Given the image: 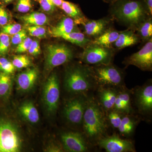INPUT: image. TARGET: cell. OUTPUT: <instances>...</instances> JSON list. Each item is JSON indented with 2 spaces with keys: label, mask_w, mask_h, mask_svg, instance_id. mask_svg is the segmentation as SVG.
<instances>
[{
  "label": "cell",
  "mask_w": 152,
  "mask_h": 152,
  "mask_svg": "<svg viewBox=\"0 0 152 152\" xmlns=\"http://www.w3.org/2000/svg\"><path fill=\"white\" fill-rule=\"evenodd\" d=\"M109 12L112 20L134 31L152 16L143 0H117L110 4Z\"/></svg>",
  "instance_id": "cell-1"
},
{
  "label": "cell",
  "mask_w": 152,
  "mask_h": 152,
  "mask_svg": "<svg viewBox=\"0 0 152 152\" xmlns=\"http://www.w3.org/2000/svg\"><path fill=\"white\" fill-rule=\"evenodd\" d=\"M104 112L97 100L88 97L82 124L88 141L97 142L106 136L107 126Z\"/></svg>",
  "instance_id": "cell-2"
},
{
  "label": "cell",
  "mask_w": 152,
  "mask_h": 152,
  "mask_svg": "<svg viewBox=\"0 0 152 152\" xmlns=\"http://www.w3.org/2000/svg\"><path fill=\"white\" fill-rule=\"evenodd\" d=\"M95 84L89 65H75L66 70L64 86L69 92L78 94H86L91 90Z\"/></svg>",
  "instance_id": "cell-3"
},
{
  "label": "cell",
  "mask_w": 152,
  "mask_h": 152,
  "mask_svg": "<svg viewBox=\"0 0 152 152\" xmlns=\"http://www.w3.org/2000/svg\"><path fill=\"white\" fill-rule=\"evenodd\" d=\"M91 75L95 84L102 87L118 88L124 86V71L111 64L89 66Z\"/></svg>",
  "instance_id": "cell-4"
},
{
  "label": "cell",
  "mask_w": 152,
  "mask_h": 152,
  "mask_svg": "<svg viewBox=\"0 0 152 152\" xmlns=\"http://www.w3.org/2000/svg\"><path fill=\"white\" fill-rule=\"evenodd\" d=\"M116 52L113 48H106L90 43L79 55L83 62L89 66L111 64Z\"/></svg>",
  "instance_id": "cell-5"
},
{
  "label": "cell",
  "mask_w": 152,
  "mask_h": 152,
  "mask_svg": "<svg viewBox=\"0 0 152 152\" xmlns=\"http://www.w3.org/2000/svg\"><path fill=\"white\" fill-rule=\"evenodd\" d=\"M45 49V69L47 72L69 62L73 58L72 50L65 44H50Z\"/></svg>",
  "instance_id": "cell-6"
},
{
  "label": "cell",
  "mask_w": 152,
  "mask_h": 152,
  "mask_svg": "<svg viewBox=\"0 0 152 152\" xmlns=\"http://www.w3.org/2000/svg\"><path fill=\"white\" fill-rule=\"evenodd\" d=\"M22 140L18 128L7 121H0V152H19Z\"/></svg>",
  "instance_id": "cell-7"
},
{
  "label": "cell",
  "mask_w": 152,
  "mask_h": 152,
  "mask_svg": "<svg viewBox=\"0 0 152 152\" xmlns=\"http://www.w3.org/2000/svg\"><path fill=\"white\" fill-rule=\"evenodd\" d=\"M87 101L88 97L81 94L66 102L64 106V115L69 123L76 125L83 124Z\"/></svg>",
  "instance_id": "cell-8"
},
{
  "label": "cell",
  "mask_w": 152,
  "mask_h": 152,
  "mask_svg": "<svg viewBox=\"0 0 152 152\" xmlns=\"http://www.w3.org/2000/svg\"><path fill=\"white\" fill-rule=\"evenodd\" d=\"M60 83L56 74H52L44 85L43 100L47 110L50 113L56 111L60 99Z\"/></svg>",
  "instance_id": "cell-9"
},
{
  "label": "cell",
  "mask_w": 152,
  "mask_h": 152,
  "mask_svg": "<svg viewBox=\"0 0 152 152\" xmlns=\"http://www.w3.org/2000/svg\"><path fill=\"white\" fill-rule=\"evenodd\" d=\"M123 64L127 67L135 66L143 71L152 70V39L148 41L141 49L126 58Z\"/></svg>",
  "instance_id": "cell-10"
},
{
  "label": "cell",
  "mask_w": 152,
  "mask_h": 152,
  "mask_svg": "<svg viewBox=\"0 0 152 152\" xmlns=\"http://www.w3.org/2000/svg\"><path fill=\"white\" fill-rule=\"evenodd\" d=\"M136 107L140 114L150 115L152 111V82L138 87L132 91Z\"/></svg>",
  "instance_id": "cell-11"
},
{
  "label": "cell",
  "mask_w": 152,
  "mask_h": 152,
  "mask_svg": "<svg viewBox=\"0 0 152 152\" xmlns=\"http://www.w3.org/2000/svg\"><path fill=\"white\" fill-rule=\"evenodd\" d=\"M107 152H134V146L130 140L123 139L116 135L105 136L97 142Z\"/></svg>",
  "instance_id": "cell-12"
},
{
  "label": "cell",
  "mask_w": 152,
  "mask_h": 152,
  "mask_svg": "<svg viewBox=\"0 0 152 152\" xmlns=\"http://www.w3.org/2000/svg\"><path fill=\"white\" fill-rule=\"evenodd\" d=\"M63 148L67 152H84L89 150V144L86 138L80 133L65 132L61 136Z\"/></svg>",
  "instance_id": "cell-13"
},
{
  "label": "cell",
  "mask_w": 152,
  "mask_h": 152,
  "mask_svg": "<svg viewBox=\"0 0 152 152\" xmlns=\"http://www.w3.org/2000/svg\"><path fill=\"white\" fill-rule=\"evenodd\" d=\"M113 20L111 18H105L99 20H90L86 18L81 23L83 33L89 38L98 37L109 28L110 23Z\"/></svg>",
  "instance_id": "cell-14"
},
{
  "label": "cell",
  "mask_w": 152,
  "mask_h": 152,
  "mask_svg": "<svg viewBox=\"0 0 152 152\" xmlns=\"http://www.w3.org/2000/svg\"><path fill=\"white\" fill-rule=\"evenodd\" d=\"M117 89L118 92L113 110L124 115L132 114V91L128 89L124 86Z\"/></svg>",
  "instance_id": "cell-15"
},
{
  "label": "cell",
  "mask_w": 152,
  "mask_h": 152,
  "mask_svg": "<svg viewBox=\"0 0 152 152\" xmlns=\"http://www.w3.org/2000/svg\"><path fill=\"white\" fill-rule=\"evenodd\" d=\"M98 92V102L106 113L113 110L116 98L118 88L100 86Z\"/></svg>",
  "instance_id": "cell-16"
},
{
  "label": "cell",
  "mask_w": 152,
  "mask_h": 152,
  "mask_svg": "<svg viewBox=\"0 0 152 152\" xmlns=\"http://www.w3.org/2000/svg\"><path fill=\"white\" fill-rule=\"evenodd\" d=\"M38 70L29 68L18 75L17 84L18 89L22 92H28L33 88L38 78Z\"/></svg>",
  "instance_id": "cell-17"
},
{
  "label": "cell",
  "mask_w": 152,
  "mask_h": 152,
  "mask_svg": "<svg viewBox=\"0 0 152 152\" xmlns=\"http://www.w3.org/2000/svg\"><path fill=\"white\" fill-rule=\"evenodd\" d=\"M140 41V40L135 31L127 29L120 31L118 37L112 45V48L117 51L126 47L135 45Z\"/></svg>",
  "instance_id": "cell-18"
},
{
  "label": "cell",
  "mask_w": 152,
  "mask_h": 152,
  "mask_svg": "<svg viewBox=\"0 0 152 152\" xmlns=\"http://www.w3.org/2000/svg\"><path fill=\"white\" fill-rule=\"evenodd\" d=\"M76 25L70 17H64L56 26L50 28L49 33L54 37L60 38L63 35L75 31Z\"/></svg>",
  "instance_id": "cell-19"
},
{
  "label": "cell",
  "mask_w": 152,
  "mask_h": 152,
  "mask_svg": "<svg viewBox=\"0 0 152 152\" xmlns=\"http://www.w3.org/2000/svg\"><path fill=\"white\" fill-rule=\"evenodd\" d=\"M61 9L69 17L73 19L76 25H80L86 18L79 6L73 3L63 0Z\"/></svg>",
  "instance_id": "cell-20"
},
{
  "label": "cell",
  "mask_w": 152,
  "mask_h": 152,
  "mask_svg": "<svg viewBox=\"0 0 152 152\" xmlns=\"http://www.w3.org/2000/svg\"><path fill=\"white\" fill-rule=\"evenodd\" d=\"M19 110L21 115L29 123L35 124L39 121L37 109L31 102H25L21 105Z\"/></svg>",
  "instance_id": "cell-21"
},
{
  "label": "cell",
  "mask_w": 152,
  "mask_h": 152,
  "mask_svg": "<svg viewBox=\"0 0 152 152\" xmlns=\"http://www.w3.org/2000/svg\"><path fill=\"white\" fill-rule=\"evenodd\" d=\"M120 31L109 28L98 37L91 42L93 44L106 48H112V45L118 39Z\"/></svg>",
  "instance_id": "cell-22"
},
{
  "label": "cell",
  "mask_w": 152,
  "mask_h": 152,
  "mask_svg": "<svg viewBox=\"0 0 152 152\" xmlns=\"http://www.w3.org/2000/svg\"><path fill=\"white\" fill-rule=\"evenodd\" d=\"M138 120L132 114H126L123 116L118 129L120 134L125 137L132 134L138 124Z\"/></svg>",
  "instance_id": "cell-23"
},
{
  "label": "cell",
  "mask_w": 152,
  "mask_h": 152,
  "mask_svg": "<svg viewBox=\"0 0 152 152\" xmlns=\"http://www.w3.org/2000/svg\"><path fill=\"white\" fill-rule=\"evenodd\" d=\"M20 19L27 26H44L49 23L48 18L45 14L35 12L20 17Z\"/></svg>",
  "instance_id": "cell-24"
},
{
  "label": "cell",
  "mask_w": 152,
  "mask_h": 152,
  "mask_svg": "<svg viewBox=\"0 0 152 152\" xmlns=\"http://www.w3.org/2000/svg\"><path fill=\"white\" fill-rule=\"evenodd\" d=\"M60 38H62L65 40L83 48L89 45L92 41L84 33L79 31H73L69 34L63 35Z\"/></svg>",
  "instance_id": "cell-25"
},
{
  "label": "cell",
  "mask_w": 152,
  "mask_h": 152,
  "mask_svg": "<svg viewBox=\"0 0 152 152\" xmlns=\"http://www.w3.org/2000/svg\"><path fill=\"white\" fill-rule=\"evenodd\" d=\"M136 34L144 42L152 39V20L150 17L142 23L136 30Z\"/></svg>",
  "instance_id": "cell-26"
},
{
  "label": "cell",
  "mask_w": 152,
  "mask_h": 152,
  "mask_svg": "<svg viewBox=\"0 0 152 152\" xmlns=\"http://www.w3.org/2000/svg\"><path fill=\"white\" fill-rule=\"evenodd\" d=\"M12 79L10 74L0 72V97L5 98L10 94Z\"/></svg>",
  "instance_id": "cell-27"
},
{
  "label": "cell",
  "mask_w": 152,
  "mask_h": 152,
  "mask_svg": "<svg viewBox=\"0 0 152 152\" xmlns=\"http://www.w3.org/2000/svg\"><path fill=\"white\" fill-rule=\"evenodd\" d=\"M12 63L15 68L17 69L26 68L31 64V59L26 55L15 56L13 58Z\"/></svg>",
  "instance_id": "cell-28"
},
{
  "label": "cell",
  "mask_w": 152,
  "mask_h": 152,
  "mask_svg": "<svg viewBox=\"0 0 152 152\" xmlns=\"http://www.w3.org/2000/svg\"><path fill=\"white\" fill-rule=\"evenodd\" d=\"M106 113H107V119L112 127L118 129L124 114L113 110H111Z\"/></svg>",
  "instance_id": "cell-29"
},
{
  "label": "cell",
  "mask_w": 152,
  "mask_h": 152,
  "mask_svg": "<svg viewBox=\"0 0 152 152\" xmlns=\"http://www.w3.org/2000/svg\"><path fill=\"white\" fill-rule=\"evenodd\" d=\"M10 37L8 35L0 32V57H4L8 53L10 46Z\"/></svg>",
  "instance_id": "cell-30"
},
{
  "label": "cell",
  "mask_w": 152,
  "mask_h": 152,
  "mask_svg": "<svg viewBox=\"0 0 152 152\" xmlns=\"http://www.w3.org/2000/svg\"><path fill=\"white\" fill-rule=\"evenodd\" d=\"M29 34L32 37L42 39L47 36V31L43 26H30L26 27Z\"/></svg>",
  "instance_id": "cell-31"
},
{
  "label": "cell",
  "mask_w": 152,
  "mask_h": 152,
  "mask_svg": "<svg viewBox=\"0 0 152 152\" xmlns=\"http://www.w3.org/2000/svg\"><path fill=\"white\" fill-rule=\"evenodd\" d=\"M33 7L32 0H16L15 9L19 12L26 13L32 9Z\"/></svg>",
  "instance_id": "cell-32"
},
{
  "label": "cell",
  "mask_w": 152,
  "mask_h": 152,
  "mask_svg": "<svg viewBox=\"0 0 152 152\" xmlns=\"http://www.w3.org/2000/svg\"><path fill=\"white\" fill-rule=\"evenodd\" d=\"M15 68L12 62L4 57H0V72L5 73L11 74L15 72Z\"/></svg>",
  "instance_id": "cell-33"
},
{
  "label": "cell",
  "mask_w": 152,
  "mask_h": 152,
  "mask_svg": "<svg viewBox=\"0 0 152 152\" xmlns=\"http://www.w3.org/2000/svg\"><path fill=\"white\" fill-rule=\"evenodd\" d=\"M22 29L21 25L17 23H8L7 25L2 26L1 32L5 34L8 35L13 36Z\"/></svg>",
  "instance_id": "cell-34"
},
{
  "label": "cell",
  "mask_w": 152,
  "mask_h": 152,
  "mask_svg": "<svg viewBox=\"0 0 152 152\" xmlns=\"http://www.w3.org/2000/svg\"><path fill=\"white\" fill-rule=\"evenodd\" d=\"M39 4L41 8L48 14H53L56 11V7L50 0H36Z\"/></svg>",
  "instance_id": "cell-35"
},
{
  "label": "cell",
  "mask_w": 152,
  "mask_h": 152,
  "mask_svg": "<svg viewBox=\"0 0 152 152\" xmlns=\"http://www.w3.org/2000/svg\"><path fill=\"white\" fill-rule=\"evenodd\" d=\"M32 42V39L29 37H27L20 43L18 45L15 49V53H23L28 51Z\"/></svg>",
  "instance_id": "cell-36"
},
{
  "label": "cell",
  "mask_w": 152,
  "mask_h": 152,
  "mask_svg": "<svg viewBox=\"0 0 152 152\" xmlns=\"http://www.w3.org/2000/svg\"><path fill=\"white\" fill-rule=\"evenodd\" d=\"M27 37V31L22 29L19 32L14 35L11 39V43L14 45H18Z\"/></svg>",
  "instance_id": "cell-37"
},
{
  "label": "cell",
  "mask_w": 152,
  "mask_h": 152,
  "mask_svg": "<svg viewBox=\"0 0 152 152\" xmlns=\"http://www.w3.org/2000/svg\"><path fill=\"white\" fill-rule=\"evenodd\" d=\"M10 16L9 12L3 5H0V26H4L8 23Z\"/></svg>",
  "instance_id": "cell-38"
},
{
  "label": "cell",
  "mask_w": 152,
  "mask_h": 152,
  "mask_svg": "<svg viewBox=\"0 0 152 152\" xmlns=\"http://www.w3.org/2000/svg\"><path fill=\"white\" fill-rule=\"evenodd\" d=\"M28 52L30 55L34 56H37L40 54L41 50L39 42L38 40L35 39L33 40Z\"/></svg>",
  "instance_id": "cell-39"
},
{
  "label": "cell",
  "mask_w": 152,
  "mask_h": 152,
  "mask_svg": "<svg viewBox=\"0 0 152 152\" xmlns=\"http://www.w3.org/2000/svg\"><path fill=\"white\" fill-rule=\"evenodd\" d=\"M45 151L49 152H62V148L59 145L56 144H52L47 147Z\"/></svg>",
  "instance_id": "cell-40"
},
{
  "label": "cell",
  "mask_w": 152,
  "mask_h": 152,
  "mask_svg": "<svg viewBox=\"0 0 152 152\" xmlns=\"http://www.w3.org/2000/svg\"><path fill=\"white\" fill-rule=\"evenodd\" d=\"M146 7L149 12L150 15H152V0H143Z\"/></svg>",
  "instance_id": "cell-41"
},
{
  "label": "cell",
  "mask_w": 152,
  "mask_h": 152,
  "mask_svg": "<svg viewBox=\"0 0 152 152\" xmlns=\"http://www.w3.org/2000/svg\"><path fill=\"white\" fill-rule=\"evenodd\" d=\"M52 3L57 7L61 8L63 0H50Z\"/></svg>",
  "instance_id": "cell-42"
},
{
  "label": "cell",
  "mask_w": 152,
  "mask_h": 152,
  "mask_svg": "<svg viewBox=\"0 0 152 152\" xmlns=\"http://www.w3.org/2000/svg\"><path fill=\"white\" fill-rule=\"evenodd\" d=\"M4 4L7 5L10 3L13 2L14 0H2Z\"/></svg>",
  "instance_id": "cell-43"
},
{
  "label": "cell",
  "mask_w": 152,
  "mask_h": 152,
  "mask_svg": "<svg viewBox=\"0 0 152 152\" xmlns=\"http://www.w3.org/2000/svg\"><path fill=\"white\" fill-rule=\"evenodd\" d=\"M117 1V0H103V1L104 2L107 3V4H113V3Z\"/></svg>",
  "instance_id": "cell-44"
}]
</instances>
